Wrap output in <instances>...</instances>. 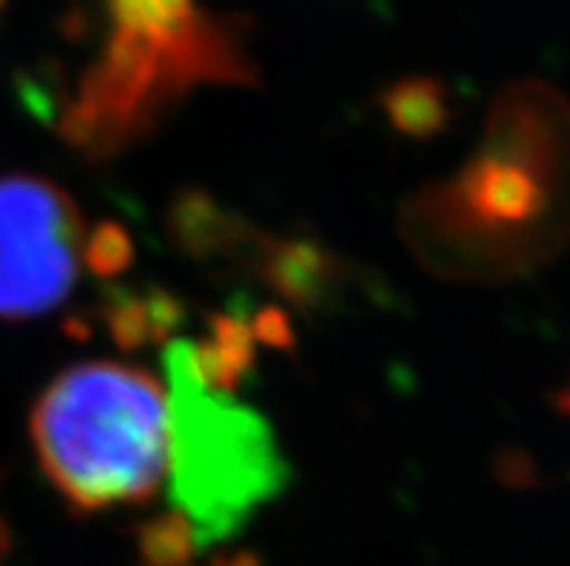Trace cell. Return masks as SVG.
<instances>
[{
    "label": "cell",
    "instance_id": "obj_3",
    "mask_svg": "<svg viewBox=\"0 0 570 566\" xmlns=\"http://www.w3.org/2000/svg\"><path fill=\"white\" fill-rule=\"evenodd\" d=\"M166 374L171 503L203 549L232 538L258 506L282 495L287 463L258 410L203 381L195 341L168 345Z\"/></svg>",
    "mask_w": 570,
    "mask_h": 566
},
{
    "label": "cell",
    "instance_id": "obj_7",
    "mask_svg": "<svg viewBox=\"0 0 570 566\" xmlns=\"http://www.w3.org/2000/svg\"><path fill=\"white\" fill-rule=\"evenodd\" d=\"M195 549V532L177 512L154 517L139 532V553L145 566H183Z\"/></svg>",
    "mask_w": 570,
    "mask_h": 566
},
{
    "label": "cell",
    "instance_id": "obj_10",
    "mask_svg": "<svg viewBox=\"0 0 570 566\" xmlns=\"http://www.w3.org/2000/svg\"><path fill=\"white\" fill-rule=\"evenodd\" d=\"M253 336L264 338L267 345H289L287 321H284L282 312H275V309H264V312L255 318Z\"/></svg>",
    "mask_w": 570,
    "mask_h": 566
},
{
    "label": "cell",
    "instance_id": "obj_1",
    "mask_svg": "<svg viewBox=\"0 0 570 566\" xmlns=\"http://www.w3.org/2000/svg\"><path fill=\"white\" fill-rule=\"evenodd\" d=\"M105 12L108 41L65 122L87 151H119L191 87L253 81L232 23L197 0H105Z\"/></svg>",
    "mask_w": 570,
    "mask_h": 566
},
{
    "label": "cell",
    "instance_id": "obj_9",
    "mask_svg": "<svg viewBox=\"0 0 570 566\" xmlns=\"http://www.w3.org/2000/svg\"><path fill=\"white\" fill-rule=\"evenodd\" d=\"M134 258V246L122 226L105 222L94 231L90 244H87V264L94 266L96 275H119Z\"/></svg>",
    "mask_w": 570,
    "mask_h": 566
},
{
    "label": "cell",
    "instance_id": "obj_5",
    "mask_svg": "<svg viewBox=\"0 0 570 566\" xmlns=\"http://www.w3.org/2000/svg\"><path fill=\"white\" fill-rule=\"evenodd\" d=\"M267 260V278L278 292L298 304H311L316 298H325L327 275H331V260L318 249L304 244H278L264 249Z\"/></svg>",
    "mask_w": 570,
    "mask_h": 566
},
{
    "label": "cell",
    "instance_id": "obj_11",
    "mask_svg": "<svg viewBox=\"0 0 570 566\" xmlns=\"http://www.w3.org/2000/svg\"><path fill=\"white\" fill-rule=\"evenodd\" d=\"M215 566H258V560L249 558V555H238V558H229V560H217Z\"/></svg>",
    "mask_w": 570,
    "mask_h": 566
},
{
    "label": "cell",
    "instance_id": "obj_2",
    "mask_svg": "<svg viewBox=\"0 0 570 566\" xmlns=\"http://www.w3.org/2000/svg\"><path fill=\"white\" fill-rule=\"evenodd\" d=\"M29 428L50 483L81 512L148 500L166 474L168 396L145 370L110 361L65 370Z\"/></svg>",
    "mask_w": 570,
    "mask_h": 566
},
{
    "label": "cell",
    "instance_id": "obj_6",
    "mask_svg": "<svg viewBox=\"0 0 570 566\" xmlns=\"http://www.w3.org/2000/svg\"><path fill=\"white\" fill-rule=\"evenodd\" d=\"M385 110L403 133L429 137L446 125V90L432 79H405L385 93Z\"/></svg>",
    "mask_w": 570,
    "mask_h": 566
},
{
    "label": "cell",
    "instance_id": "obj_4",
    "mask_svg": "<svg viewBox=\"0 0 570 566\" xmlns=\"http://www.w3.org/2000/svg\"><path fill=\"white\" fill-rule=\"evenodd\" d=\"M81 215L58 186L36 177L0 180V318H38L79 280Z\"/></svg>",
    "mask_w": 570,
    "mask_h": 566
},
{
    "label": "cell",
    "instance_id": "obj_8",
    "mask_svg": "<svg viewBox=\"0 0 570 566\" xmlns=\"http://www.w3.org/2000/svg\"><path fill=\"white\" fill-rule=\"evenodd\" d=\"M487 211L504 220H519V217L533 215L535 206V186L528 173L515 168H492L487 171L484 186L478 188Z\"/></svg>",
    "mask_w": 570,
    "mask_h": 566
}]
</instances>
